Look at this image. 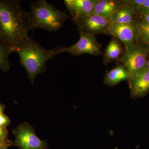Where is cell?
<instances>
[{
  "label": "cell",
  "instance_id": "1",
  "mask_svg": "<svg viewBox=\"0 0 149 149\" xmlns=\"http://www.w3.org/2000/svg\"><path fill=\"white\" fill-rule=\"evenodd\" d=\"M31 30L29 11L19 0H0V43L15 52L22 43L29 39Z\"/></svg>",
  "mask_w": 149,
  "mask_h": 149
},
{
  "label": "cell",
  "instance_id": "2",
  "mask_svg": "<svg viewBox=\"0 0 149 149\" xmlns=\"http://www.w3.org/2000/svg\"><path fill=\"white\" fill-rule=\"evenodd\" d=\"M15 52L18 55L19 63L25 68L32 85L37 75L46 72L48 61L56 57L54 49H47L30 38L22 43Z\"/></svg>",
  "mask_w": 149,
  "mask_h": 149
},
{
  "label": "cell",
  "instance_id": "3",
  "mask_svg": "<svg viewBox=\"0 0 149 149\" xmlns=\"http://www.w3.org/2000/svg\"><path fill=\"white\" fill-rule=\"evenodd\" d=\"M30 8L31 30L40 29L56 32L63 27L69 17L65 12L60 10L46 0L32 1Z\"/></svg>",
  "mask_w": 149,
  "mask_h": 149
},
{
  "label": "cell",
  "instance_id": "4",
  "mask_svg": "<svg viewBox=\"0 0 149 149\" xmlns=\"http://www.w3.org/2000/svg\"><path fill=\"white\" fill-rule=\"evenodd\" d=\"M149 56L147 46L138 42L125 46L124 53L117 61L132 75L146 67Z\"/></svg>",
  "mask_w": 149,
  "mask_h": 149
},
{
  "label": "cell",
  "instance_id": "5",
  "mask_svg": "<svg viewBox=\"0 0 149 149\" xmlns=\"http://www.w3.org/2000/svg\"><path fill=\"white\" fill-rule=\"evenodd\" d=\"M78 30L80 34L79 40L68 47L62 46L54 48L56 56L63 53H68L72 56H80L85 54L95 56L101 55V45L96 37L80 29Z\"/></svg>",
  "mask_w": 149,
  "mask_h": 149
},
{
  "label": "cell",
  "instance_id": "6",
  "mask_svg": "<svg viewBox=\"0 0 149 149\" xmlns=\"http://www.w3.org/2000/svg\"><path fill=\"white\" fill-rule=\"evenodd\" d=\"M13 133L15 136V143L19 149H48L47 141L38 138L34 128L28 123L18 125Z\"/></svg>",
  "mask_w": 149,
  "mask_h": 149
},
{
  "label": "cell",
  "instance_id": "7",
  "mask_svg": "<svg viewBox=\"0 0 149 149\" xmlns=\"http://www.w3.org/2000/svg\"><path fill=\"white\" fill-rule=\"evenodd\" d=\"M107 31L108 35L117 38L125 47L139 42V33L136 21L128 24L110 22Z\"/></svg>",
  "mask_w": 149,
  "mask_h": 149
},
{
  "label": "cell",
  "instance_id": "8",
  "mask_svg": "<svg viewBox=\"0 0 149 149\" xmlns=\"http://www.w3.org/2000/svg\"><path fill=\"white\" fill-rule=\"evenodd\" d=\"M74 22L78 26V29L90 35L94 36L100 34L108 35L107 28L110 23V20L96 14H91L79 19Z\"/></svg>",
  "mask_w": 149,
  "mask_h": 149
},
{
  "label": "cell",
  "instance_id": "9",
  "mask_svg": "<svg viewBox=\"0 0 149 149\" xmlns=\"http://www.w3.org/2000/svg\"><path fill=\"white\" fill-rule=\"evenodd\" d=\"M128 81L132 98L146 96L149 92V69L145 67L133 73Z\"/></svg>",
  "mask_w": 149,
  "mask_h": 149
},
{
  "label": "cell",
  "instance_id": "10",
  "mask_svg": "<svg viewBox=\"0 0 149 149\" xmlns=\"http://www.w3.org/2000/svg\"><path fill=\"white\" fill-rule=\"evenodd\" d=\"M98 0H65L64 3L73 21L93 13Z\"/></svg>",
  "mask_w": 149,
  "mask_h": 149
},
{
  "label": "cell",
  "instance_id": "11",
  "mask_svg": "<svg viewBox=\"0 0 149 149\" xmlns=\"http://www.w3.org/2000/svg\"><path fill=\"white\" fill-rule=\"evenodd\" d=\"M122 6L120 0H98L94 7L93 13L110 20Z\"/></svg>",
  "mask_w": 149,
  "mask_h": 149
},
{
  "label": "cell",
  "instance_id": "12",
  "mask_svg": "<svg viewBox=\"0 0 149 149\" xmlns=\"http://www.w3.org/2000/svg\"><path fill=\"white\" fill-rule=\"evenodd\" d=\"M131 75L125 66L119 64L106 73L104 83L107 86H114L124 80H129Z\"/></svg>",
  "mask_w": 149,
  "mask_h": 149
},
{
  "label": "cell",
  "instance_id": "13",
  "mask_svg": "<svg viewBox=\"0 0 149 149\" xmlns=\"http://www.w3.org/2000/svg\"><path fill=\"white\" fill-rule=\"evenodd\" d=\"M124 52L119 40L116 37H113L104 53V64L107 65L113 61L117 60Z\"/></svg>",
  "mask_w": 149,
  "mask_h": 149
},
{
  "label": "cell",
  "instance_id": "14",
  "mask_svg": "<svg viewBox=\"0 0 149 149\" xmlns=\"http://www.w3.org/2000/svg\"><path fill=\"white\" fill-rule=\"evenodd\" d=\"M136 14L135 10L122 6L113 15L110 22L120 24L132 23L135 21L134 18Z\"/></svg>",
  "mask_w": 149,
  "mask_h": 149
},
{
  "label": "cell",
  "instance_id": "15",
  "mask_svg": "<svg viewBox=\"0 0 149 149\" xmlns=\"http://www.w3.org/2000/svg\"><path fill=\"white\" fill-rule=\"evenodd\" d=\"M12 54L9 51L0 43V70L7 72L10 69L11 63L9 56Z\"/></svg>",
  "mask_w": 149,
  "mask_h": 149
},
{
  "label": "cell",
  "instance_id": "16",
  "mask_svg": "<svg viewBox=\"0 0 149 149\" xmlns=\"http://www.w3.org/2000/svg\"><path fill=\"white\" fill-rule=\"evenodd\" d=\"M136 24L139 33V42L146 45H149V24L139 22H136Z\"/></svg>",
  "mask_w": 149,
  "mask_h": 149
},
{
  "label": "cell",
  "instance_id": "17",
  "mask_svg": "<svg viewBox=\"0 0 149 149\" xmlns=\"http://www.w3.org/2000/svg\"><path fill=\"white\" fill-rule=\"evenodd\" d=\"M123 6L128 7L137 11L145 2V0H120Z\"/></svg>",
  "mask_w": 149,
  "mask_h": 149
},
{
  "label": "cell",
  "instance_id": "18",
  "mask_svg": "<svg viewBox=\"0 0 149 149\" xmlns=\"http://www.w3.org/2000/svg\"><path fill=\"white\" fill-rule=\"evenodd\" d=\"M149 12V0H145V2L140 8L136 11L139 15H142Z\"/></svg>",
  "mask_w": 149,
  "mask_h": 149
},
{
  "label": "cell",
  "instance_id": "19",
  "mask_svg": "<svg viewBox=\"0 0 149 149\" xmlns=\"http://www.w3.org/2000/svg\"><path fill=\"white\" fill-rule=\"evenodd\" d=\"M10 123V120L6 115L3 113L0 114V127L6 128Z\"/></svg>",
  "mask_w": 149,
  "mask_h": 149
},
{
  "label": "cell",
  "instance_id": "20",
  "mask_svg": "<svg viewBox=\"0 0 149 149\" xmlns=\"http://www.w3.org/2000/svg\"><path fill=\"white\" fill-rule=\"evenodd\" d=\"M8 132L6 128L0 127V141L6 139Z\"/></svg>",
  "mask_w": 149,
  "mask_h": 149
},
{
  "label": "cell",
  "instance_id": "21",
  "mask_svg": "<svg viewBox=\"0 0 149 149\" xmlns=\"http://www.w3.org/2000/svg\"><path fill=\"white\" fill-rule=\"evenodd\" d=\"M141 16V21L139 22L143 23V24H149V12L144 14L142 15H139Z\"/></svg>",
  "mask_w": 149,
  "mask_h": 149
},
{
  "label": "cell",
  "instance_id": "22",
  "mask_svg": "<svg viewBox=\"0 0 149 149\" xmlns=\"http://www.w3.org/2000/svg\"><path fill=\"white\" fill-rule=\"evenodd\" d=\"M11 144L9 142L7 141L6 139L0 141V147L2 146H7V145L10 146Z\"/></svg>",
  "mask_w": 149,
  "mask_h": 149
},
{
  "label": "cell",
  "instance_id": "23",
  "mask_svg": "<svg viewBox=\"0 0 149 149\" xmlns=\"http://www.w3.org/2000/svg\"><path fill=\"white\" fill-rule=\"evenodd\" d=\"M3 109L4 108L3 107V106L1 104H0V114L3 113Z\"/></svg>",
  "mask_w": 149,
  "mask_h": 149
},
{
  "label": "cell",
  "instance_id": "24",
  "mask_svg": "<svg viewBox=\"0 0 149 149\" xmlns=\"http://www.w3.org/2000/svg\"><path fill=\"white\" fill-rule=\"evenodd\" d=\"M10 146L7 145V146H2L0 147V149H7Z\"/></svg>",
  "mask_w": 149,
  "mask_h": 149
},
{
  "label": "cell",
  "instance_id": "25",
  "mask_svg": "<svg viewBox=\"0 0 149 149\" xmlns=\"http://www.w3.org/2000/svg\"><path fill=\"white\" fill-rule=\"evenodd\" d=\"M146 67L148 68L149 69V58H148V61H147L146 65Z\"/></svg>",
  "mask_w": 149,
  "mask_h": 149
},
{
  "label": "cell",
  "instance_id": "26",
  "mask_svg": "<svg viewBox=\"0 0 149 149\" xmlns=\"http://www.w3.org/2000/svg\"><path fill=\"white\" fill-rule=\"evenodd\" d=\"M146 46H147V47H148V51L149 52V45H146Z\"/></svg>",
  "mask_w": 149,
  "mask_h": 149
},
{
  "label": "cell",
  "instance_id": "27",
  "mask_svg": "<svg viewBox=\"0 0 149 149\" xmlns=\"http://www.w3.org/2000/svg\"><path fill=\"white\" fill-rule=\"evenodd\" d=\"M139 146H137V147H136V149H138V148H139Z\"/></svg>",
  "mask_w": 149,
  "mask_h": 149
}]
</instances>
